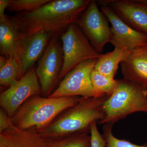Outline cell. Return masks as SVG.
<instances>
[{
	"instance_id": "obj_1",
	"label": "cell",
	"mask_w": 147,
	"mask_h": 147,
	"mask_svg": "<svg viewBox=\"0 0 147 147\" xmlns=\"http://www.w3.org/2000/svg\"><path fill=\"white\" fill-rule=\"evenodd\" d=\"M90 0H54L36 10L9 16L19 39L37 32L58 36L71 24H76Z\"/></svg>"
},
{
	"instance_id": "obj_2",
	"label": "cell",
	"mask_w": 147,
	"mask_h": 147,
	"mask_svg": "<svg viewBox=\"0 0 147 147\" xmlns=\"http://www.w3.org/2000/svg\"><path fill=\"white\" fill-rule=\"evenodd\" d=\"M108 98L82 97L76 105L61 113L50 124L34 130L45 139H60L79 132L90 133L92 123L104 119L103 104Z\"/></svg>"
},
{
	"instance_id": "obj_3",
	"label": "cell",
	"mask_w": 147,
	"mask_h": 147,
	"mask_svg": "<svg viewBox=\"0 0 147 147\" xmlns=\"http://www.w3.org/2000/svg\"><path fill=\"white\" fill-rule=\"evenodd\" d=\"M78 96L46 97L35 95L18 109L12 121L14 126L22 130H38L47 126L67 109L80 101Z\"/></svg>"
},
{
	"instance_id": "obj_4",
	"label": "cell",
	"mask_w": 147,
	"mask_h": 147,
	"mask_svg": "<svg viewBox=\"0 0 147 147\" xmlns=\"http://www.w3.org/2000/svg\"><path fill=\"white\" fill-rule=\"evenodd\" d=\"M118 82L115 90L104 102L105 117L99 124L115 123L137 112L147 113V86L124 79Z\"/></svg>"
},
{
	"instance_id": "obj_5",
	"label": "cell",
	"mask_w": 147,
	"mask_h": 147,
	"mask_svg": "<svg viewBox=\"0 0 147 147\" xmlns=\"http://www.w3.org/2000/svg\"><path fill=\"white\" fill-rule=\"evenodd\" d=\"M63 64L59 81L82 62L98 59L101 54L98 53L77 24L69 25L61 35Z\"/></svg>"
},
{
	"instance_id": "obj_6",
	"label": "cell",
	"mask_w": 147,
	"mask_h": 147,
	"mask_svg": "<svg viewBox=\"0 0 147 147\" xmlns=\"http://www.w3.org/2000/svg\"><path fill=\"white\" fill-rule=\"evenodd\" d=\"M97 59L84 61L76 66L64 77L58 88L47 97H94L91 75Z\"/></svg>"
},
{
	"instance_id": "obj_7",
	"label": "cell",
	"mask_w": 147,
	"mask_h": 147,
	"mask_svg": "<svg viewBox=\"0 0 147 147\" xmlns=\"http://www.w3.org/2000/svg\"><path fill=\"white\" fill-rule=\"evenodd\" d=\"M57 37L54 36L50 40L36 69L41 95L44 97H48L54 91L63 64L62 47Z\"/></svg>"
},
{
	"instance_id": "obj_8",
	"label": "cell",
	"mask_w": 147,
	"mask_h": 147,
	"mask_svg": "<svg viewBox=\"0 0 147 147\" xmlns=\"http://www.w3.org/2000/svg\"><path fill=\"white\" fill-rule=\"evenodd\" d=\"M106 18L99 10L97 1H91L76 23L94 48L100 54L112 38L111 29Z\"/></svg>"
},
{
	"instance_id": "obj_9",
	"label": "cell",
	"mask_w": 147,
	"mask_h": 147,
	"mask_svg": "<svg viewBox=\"0 0 147 147\" xmlns=\"http://www.w3.org/2000/svg\"><path fill=\"white\" fill-rule=\"evenodd\" d=\"M36 69L33 67L12 86L0 94V106L12 118L18 109L30 98L41 95Z\"/></svg>"
},
{
	"instance_id": "obj_10",
	"label": "cell",
	"mask_w": 147,
	"mask_h": 147,
	"mask_svg": "<svg viewBox=\"0 0 147 147\" xmlns=\"http://www.w3.org/2000/svg\"><path fill=\"white\" fill-rule=\"evenodd\" d=\"M100 9L111 24L110 43L115 47L124 48L131 53L136 47L147 43L146 35L129 26L108 5H102Z\"/></svg>"
},
{
	"instance_id": "obj_11",
	"label": "cell",
	"mask_w": 147,
	"mask_h": 147,
	"mask_svg": "<svg viewBox=\"0 0 147 147\" xmlns=\"http://www.w3.org/2000/svg\"><path fill=\"white\" fill-rule=\"evenodd\" d=\"M97 3L108 5L129 26L147 36V4L141 0H105Z\"/></svg>"
},
{
	"instance_id": "obj_12",
	"label": "cell",
	"mask_w": 147,
	"mask_h": 147,
	"mask_svg": "<svg viewBox=\"0 0 147 147\" xmlns=\"http://www.w3.org/2000/svg\"><path fill=\"white\" fill-rule=\"evenodd\" d=\"M53 36L49 33L40 31L19 39V50L16 59L20 67V79L33 67L43 55Z\"/></svg>"
},
{
	"instance_id": "obj_13",
	"label": "cell",
	"mask_w": 147,
	"mask_h": 147,
	"mask_svg": "<svg viewBox=\"0 0 147 147\" xmlns=\"http://www.w3.org/2000/svg\"><path fill=\"white\" fill-rule=\"evenodd\" d=\"M121 67L123 79L147 86V42L132 50Z\"/></svg>"
},
{
	"instance_id": "obj_14",
	"label": "cell",
	"mask_w": 147,
	"mask_h": 147,
	"mask_svg": "<svg viewBox=\"0 0 147 147\" xmlns=\"http://www.w3.org/2000/svg\"><path fill=\"white\" fill-rule=\"evenodd\" d=\"M0 147H50L33 129L22 130L15 126L0 133Z\"/></svg>"
},
{
	"instance_id": "obj_15",
	"label": "cell",
	"mask_w": 147,
	"mask_h": 147,
	"mask_svg": "<svg viewBox=\"0 0 147 147\" xmlns=\"http://www.w3.org/2000/svg\"><path fill=\"white\" fill-rule=\"evenodd\" d=\"M18 36L7 15L0 18V52L3 57L16 59L19 50Z\"/></svg>"
},
{
	"instance_id": "obj_16",
	"label": "cell",
	"mask_w": 147,
	"mask_h": 147,
	"mask_svg": "<svg viewBox=\"0 0 147 147\" xmlns=\"http://www.w3.org/2000/svg\"><path fill=\"white\" fill-rule=\"evenodd\" d=\"M130 53L126 49L115 47L112 52L101 54L97 59L94 69L103 75L114 78L119 64L125 60Z\"/></svg>"
},
{
	"instance_id": "obj_17",
	"label": "cell",
	"mask_w": 147,
	"mask_h": 147,
	"mask_svg": "<svg viewBox=\"0 0 147 147\" xmlns=\"http://www.w3.org/2000/svg\"><path fill=\"white\" fill-rule=\"evenodd\" d=\"M20 67L15 58L0 57V85L8 88L20 79Z\"/></svg>"
},
{
	"instance_id": "obj_18",
	"label": "cell",
	"mask_w": 147,
	"mask_h": 147,
	"mask_svg": "<svg viewBox=\"0 0 147 147\" xmlns=\"http://www.w3.org/2000/svg\"><path fill=\"white\" fill-rule=\"evenodd\" d=\"M91 80L94 88V97H109L118 85V80L103 75L94 69L92 72Z\"/></svg>"
},
{
	"instance_id": "obj_19",
	"label": "cell",
	"mask_w": 147,
	"mask_h": 147,
	"mask_svg": "<svg viewBox=\"0 0 147 147\" xmlns=\"http://www.w3.org/2000/svg\"><path fill=\"white\" fill-rule=\"evenodd\" d=\"M89 133L79 132L60 139L45 140L50 147H91V138Z\"/></svg>"
},
{
	"instance_id": "obj_20",
	"label": "cell",
	"mask_w": 147,
	"mask_h": 147,
	"mask_svg": "<svg viewBox=\"0 0 147 147\" xmlns=\"http://www.w3.org/2000/svg\"><path fill=\"white\" fill-rule=\"evenodd\" d=\"M51 0H10L7 10L10 12H30L36 10Z\"/></svg>"
},
{
	"instance_id": "obj_21",
	"label": "cell",
	"mask_w": 147,
	"mask_h": 147,
	"mask_svg": "<svg viewBox=\"0 0 147 147\" xmlns=\"http://www.w3.org/2000/svg\"><path fill=\"white\" fill-rule=\"evenodd\" d=\"M113 123H107L104 124L102 127V136L106 142L107 147H147V144L137 145L125 139H120L113 135L112 129Z\"/></svg>"
},
{
	"instance_id": "obj_22",
	"label": "cell",
	"mask_w": 147,
	"mask_h": 147,
	"mask_svg": "<svg viewBox=\"0 0 147 147\" xmlns=\"http://www.w3.org/2000/svg\"><path fill=\"white\" fill-rule=\"evenodd\" d=\"M96 123V122H93L91 125L90 134L91 138V147H106V141L98 131Z\"/></svg>"
},
{
	"instance_id": "obj_23",
	"label": "cell",
	"mask_w": 147,
	"mask_h": 147,
	"mask_svg": "<svg viewBox=\"0 0 147 147\" xmlns=\"http://www.w3.org/2000/svg\"><path fill=\"white\" fill-rule=\"evenodd\" d=\"M14 126L11 118L2 108L0 109V133Z\"/></svg>"
},
{
	"instance_id": "obj_24",
	"label": "cell",
	"mask_w": 147,
	"mask_h": 147,
	"mask_svg": "<svg viewBox=\"0 0 147 147\" xmlns=\"http://www.w3.org/2000/svg\"><path fill=\"white\" fill-rule=\"evenodd\" d=\"M10 0H0V18L5 16V9L8 8Z\"/></svg>"
}]
</instances>
